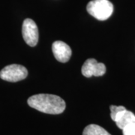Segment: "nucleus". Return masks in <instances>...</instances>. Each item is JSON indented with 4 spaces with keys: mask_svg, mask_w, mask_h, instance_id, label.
<instances>
[{
    "mask_svg": "<svg viewBox=\"0 0 135 135\" xmlns=\"http://www.w3.org/2000/svg\"><path fill=\"white\" fill-rule=\"evenodd\" d=\"M27 102L29 107L47 114H60L66 107L65 102L62 98L50 94L35 95L29 97Z\"/></svg>",
    "mask_w": 135,
    "mask_h": 135,
    "instance_id": "f257e3e1",
    "label": "nucleus"
},
{
    "mask_svg": "<svg viewBox=\"0 0 135 135\" xmlns=\"http://www.w3.org/2000/svg\"><path fill=\"white\" fill-rule=\"evenodd\" d=\"M88 13L98 20H105L113 12V5L109 0H92L86 6Z\"/></svg>",
    "mask_w": 135,
    "mask_h": 135,
    "instance_id": "f03ea898",
    "label": "nucleus"
},
{
    "mask_svg": "<svg viewBox=\"0 0 135 135\" xmlns=\"http://www.w3.org/2000/svg\"><path fill=\"white\" fill-rule=\"evenodd\" d=\"M28 76L27 69L20 65L12 64L3 68L0 71V78L8 82H18Z\"/></svg>",
    "mask_w": 135,
    "mask_h": 135,
    "instance_id": "7ed1b4c3",
    "label": "nucleus"
},
{
    "mask_svg": "<svg viewBox=\"0 0 135 135\" xmlns=\"http://www.w3.org/2000/svg\"><path fill=\"white\" fill-rule=\"evenodd\" d=\"M22 35L25 42L30 47H35L38 41V29L36 23L32 19L27 18L23 21Z\"/></svg>",
    "mask_w": 135,
    "mask_h": 135,
    "instance_id": "20e7f679",
    "label": "nucleus"
},
{
    "mask_svg": "<svg viewBox=\"0 0 135 135\" xmlns=\"http://www.w3.org/2000/svg\"><path fill=\"white\" fill-rule=\"evenodd\" d=\"M81 71L86 77H100L106 72V66L104 63L98 62L95 59H88L83 65Z\"/></svg>",
    "mask_w": 135,
    "mask_h": 135,
    "instance_id": "39448f33",
    "label": "nucleus"
},
{
    "mask_svg": "<svg viewBox=\"0 0 135 135\" xmlns=\"http://www.w3.org/2000/svg\"><path fill=\"white\" fill-rule=\"evenodd\" d=\"M52 50L56 60L62 63L68 62L72 54L71 47L67 44L61 41H56L53 42Z\"/></svg>",
    "mask_w": 135,
    "mask_h": 135,
    "instance_id": "423d86ee",
    "label": "nucleus"
},
{
    "mask_svg": "<svg viewBox=\"0 0 135 135\" xmlns=\"http://www.w3.org/2000/svg\"><path fill=\"white\" fill-rule=\"evenodd\" d=\"M134 114L131 111L127 110L126 109L124 110L121 111L116 116L114 122H116L117 127L122 130L126 126L130 124L131 122L134 119Z\"/></svg>",
    "mask_w": 135,
    "mask_h": 135,
    "instance_id": "0eeeda50",
    "label": "nucleus"
},
{
    "mask_svg": "<svg viewBox=\"0 0 135 135\" xmlns=\"http://www.w3.org/2000/svg\"><path fill=\"white\" fill-rule=\"evenodd\" d=\"M83 135H111L101 126L91 124L86 126L83 132Z\"/></svg>",
    "mask_w": 135,
    "mask_h": 135,
    "instance_id": "6e6552de",
    "label": "nucleus"
},
{
    "mask_svg": "<svg viewBox=\"0 0 135 135\" xmlns=\"http://www.w3.org/2000/svg\"><path fill=\"white\" fill-rule=\"evenodd\" d=\"M110 117L113 121H115L116 116L120 113L121 111L126 110V108L123 106H115V105H111L110 107Z\"/></svg>",
    "mask_w": 135,
    "mask_h": 135,
    "instance_id": "1a4fd4ad",
    "label": "nucleus"
},
{
    "mask_svg": "<svg viewBox=\"0 0 135 135\" xmlns=\"http://www.w3.org/2000/svg\"><path fill=\"white\" fill-rule=\"evenodd\" d=\"M123 135H135V118L134 120L122 129Z\"/></svg>",
    "mask_w": 135,
    "mask_h": 135,
    "instance_id": "9d476101",
    "label": "nucleus"
}]
</instances>
